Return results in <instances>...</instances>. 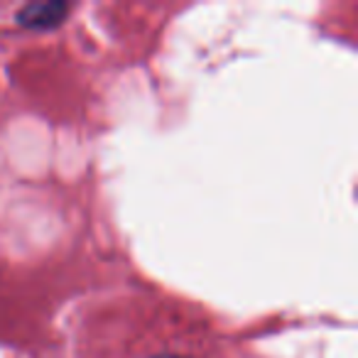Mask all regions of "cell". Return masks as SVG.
<instances>
[{"instance_id":"1","label":"cell","mask_w":358,"mask_h":358,"mask_svg":"<svg viewBox=\"0 0 358 358\" xmlns=\"http://www.w3.org/2000/svg\"><path fill=\"white\" fill-rule=\"evenodd\" d=\"M69 8L64 3H35V6H27L17 13V22L25 27H55L59 25L62 20L66 17Z\"/></svg>"},{"instance_id":"2","label":"cell","mask_w":358,"mask_h":358,"mask_svg":"<svg viewBox=\"0 0 358 358\" xmlns=\"http://www.w3.org/2000/svg\"><path fill=\"white\" fill-rule=\"evenodd\" d=\"M152 358H182V356H169V353H162V356H152Z\"/></svg>"}]
</instances>
